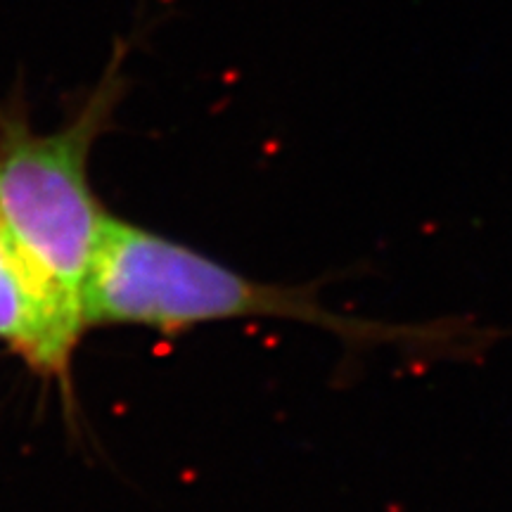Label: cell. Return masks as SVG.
Listing matches in <instances>:
<instances>
[{
  "label": "cell",
  "mask_w": 512,
  "mask_h": 512,
  "mask_svg": "<svg viewBox=\"0 0 512 512\" xmlns=\"http://www.w3.org/2000/svg\"><path fill=\"white\" fill-rule=\"evenodd\" d=\"M323 287L325 278L299 285L254 280L188 245L112 216L83 304L88 328L128 325L166 335L223 320H292L339 337L347 361L389 347L406 361L479 363L512 335L467 316L389 323L335 313L320 299Z\"/></svg>",
  "instance_id": "obj_1"
},
{
  "label": "cell",
  "mask_w": 512,
  "mask_h": 512,
  "mask_svg": "<svg viewBox=\"0 0 512 512\" xmlns=\"http://www.w3.org/2000/svg\"><path fill=\"white\" fill-rule=\"evenodd\" d=\"M86 330L83 304L19 247L0 219V344L34 373L69 389L74 354Z\"/></svg>",
  "instance_id": "obj_3"
},
{
  "label": "cell",
  "mask_w": 512,
  "mask_h": 512,
  "mask_svg": "<svg viewBox=\"0 0 512 512\" xmlns=\"http://www.w3.org/2000/svg\"><path fill=\"white\" fill-rule=\"evenodd\" d=\"M128 48L131 41L114 38L98 83L55 131H34L22 81L0 98V219L19 247L81 304L112 219L95 195L88 166L131 88L124 69Z\"/></svg>",
  "instance_id": "obj_2"
}]
</instances>
